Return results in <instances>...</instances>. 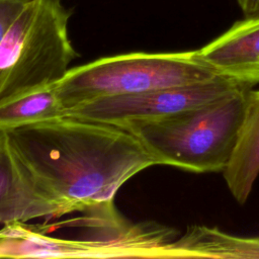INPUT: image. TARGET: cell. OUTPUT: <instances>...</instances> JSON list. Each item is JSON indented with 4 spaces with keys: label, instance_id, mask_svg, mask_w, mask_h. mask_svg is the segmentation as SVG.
<instances>
[{
    "label": "cell",
    "instance_id": "obj_1",
    "mask_svg": "<svg viewBox=\"0 0 259 259\" xmlns=\"http://www.w3.org/2000/svg\"><path fill=\"white\" fill-rule=\"evenodd\" d=\"M5 133L35 182L72 212L113 202L128 179L157 165L128 131L68 114Z\"/></svg>",
    "mask_w": 259,
    "mask_h": 259
},
{
    "label": "cell",
    "instance_id": "obj_2",
    "mask_svg": "<svg viewBox=\"0 0 259 259\" xmlns=\"http://www.w3.org/2000/svg\"><path fill=\"white\" fill-rule=\"evenodd\" d=\"M250 89L193 109L119 127L137 137L157 165L193 173L223 172L238 141Z\"/></svg>",
    "mask_w": 259,
    "mask_h": 259
},
{
    "label": "cell",
    "instance_id": "obj_3",
    "mask_svg": "<svg viewBox=\"0 0 259 259\" xmlns=\"http://www.w3.org/2000/svg\"><path fill=\"white\" fill-rule=\"evenodd\" d=\"M62 0H31L0 42V104L54 86L78 56Z\"/></svg>",
    "mask_w": 259,
    "mask_h": 259
},
{
    "label": "cell",
    "instance_id": "obj_4",
    "mask_svg": "<svg viewBox=\"0 0 259 259\" xmlns=\"http://www.w3.org/2000/svg\"><path fill=\"white\" fill-rule=\"evenodd\" d=\"M220 75L196 51L130 53L72 68L56 84L66 111L89 101L204 81Z\"/></svg>",
    "mask_w": 259,
    "mask_h": 259
},
{
    "label": "cell",
    "instance_id": "obj_5",
    "mask_svg": "<svg viewBox=\"0 0 259 259\" xmlns=\"http://www.w3.org/2000/svg\"><path fill=\"white\" fill-rule=\"evenodd\" d=\"M176 231L154 222L133 224L115 211L100 235L57 238L44 228L11 223L0 229V258H174Z\"/></svg>",
    "mask_w": 259,
    "mask_h": 259
},
{
    "label": "cell",
    "instance_id": "obj_6",
    "mask_svg": "<svg viewBox=\"0 0 259 259\" xmlns=\"http://www.w3.org/2000/svg\"><path fill=\"white\" fill-rule=\"evenodd\" d=\"M254 85L238 77L220 74L187 85L98 98L69 109L67 114L121 126L136 120L158 118L193 109L234 92L250 89Z\"/></svg>",
    "mask_w": 259,
    "mask_h": 259
},
{
    "label": "cell",
    "instance_id": "obj_7",
    "mask_svg": "<svg viewBox=\"0 0 259 259\" xmlns=\"http://www.w3.org/2000/svg\"><path fill=\"white\" fill-rule=\"evenodd\" d=\"M72 212L33 179L0 131V224L27 223L37 218H58Z\"/></svg>",
    "mask_w": 259,
    "mask_h": 259
},
{
    "label": "cell",
    "instance_id": "obj_8",
    "mask_svg": "<svg viewBox=\"0 0 259 259\" xmlns=\"http://www.w3.org/2000/svg\"><path fill=\"white\" fill-rule=\"evenodd\" d=\"M196 53L220 74L259 83V16L235 22Z\"/></svg>",
    "mask_w": 259,
    "mask_h": 259
},
{
    "label": "cell",
    "instance_id": "obj_9",
    "mask_svg": "<svg viewBox=\"0 0 259 259\" xmlns=\"http://www.w3.org/2000/svg\"><path fill=\"white\" fill-rule=\"evenodd\" d=\"M223 174L233 197L244 204L259 175V90L247 93L238 141Z\"/></svg>",
    "mask_w": 259,
    "mask_h": 259
},
{
    "label": "cell",
    "instance_id": "obj_10",
    "mask_svg": "<svg viewBox=\"0 0 259 259\" xmlns=\"http://www.w3.org/2000/svg\"><path fill=\"white\" fill-rule=\"evenodd\" d=\"M174 258H259V238H243L215 228L192 226L173 242Z\"/></svg>",
    "mask_w": 259,
    "mask_h": 259
},
{
    "label": "cell",
    "instance_id": "obj_11",
    "mask_svg": "<svg viewBox=\"0 0 259 259\" xmlns=\"http://www.w3.org/2000/svg\"><path fill=\"white\" fill-rule=\"evenodd\" d=\"M66 115L67 111L54 85L0 104V131L7 132Z\"/></svg>",
    "mask_w": 259,
    "mask_h": 259
},
{
    "label": "cell",
    "instance_id": "obj_12",
    "mask_svg": "<svg viewBox=\"0 0 259 259\" xmlns=\"http://www.w3.org/2000/svg\"><path fill=\"white\" fill-rule=\"evenodd\" d=\"M31 0H0V42L21 10Z\"/></svg>",
    "mask_w": 259,
    "mask_h": 259
},
{
    "label": "cell",
    "instance_id": "obj_13",
    "mask_svg": "<svg viewBox=\"0 0 259 259\" xmlns=\"http://www.w3.org/2000/svg\"><path fill=\"white\" fill-rule=\"evenodd\" d=\"M245 17L259 16V0H237Z\"/></svg>",
    "mask_w": 259,
    "mask_h": 259
},
{
    "label": "cell",
    "instance_id": "obj_14",
    "mask_svg": "<svg viewBox=\"0 0 259 259\" xmlns=\"http://www.w3.org/2000/svg\"><path fill=\"white\" fill-rule=\"evenodd\" d=\"M257 78H258V80H259V71H258V74H257Z\"/></svg>",
    "mask_w": 259,
    "mask_h": 259
}]
</instances>
